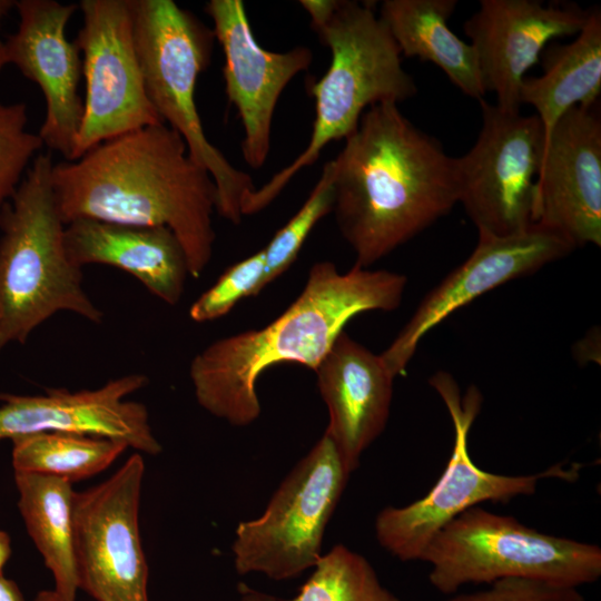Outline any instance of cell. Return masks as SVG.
I'll return each instance as SVG.
<instances>
[{
    "instance_id": "obj_1",
    "label": "cell",
    "mask_w": 601,
    "mask_h": 601,
    "mask_svg": "<svg viewBox=\"0 0 601 601\" xmlns=\"http://www.w3.org/2000/svg\"><path fill=\"white\" fill-rule=\"evenodd\" d=\"M51 185L66 225L88 218L167 227L180 242L194 278L213 257L216 185L166 124L117 136L76 160L53 164Z\"/></svg>"
},
{
    "instance_id": "obj_2",
    "label": "cell",
    "mask_w": 601,
    "mask_h": 601,
    "mask_svg": "<svg viewBox=\"0 0 601 601\" xmlns=\"http://www.w3.org/2000/svg\"><path fill=\"white\" fill-rule=\"evenodd\" d=\"M334 164L332 213L368 268L459 203L456 158L394 102L365 110Z\"/></svg>"
},
{
    "instance_id": "obj_3",
    "label": "cell",
    "mask_w": 601,
    "mask_h": 601,
    "mask_svg": "<svg viewBox=\"0 0 601 601\" xmlns=\"http://www.w3.org/2000/svg\"><path fill=\"white\" fill-rule=\"evenodd\" d=\"M404 275L355 265L338 272L332 262L315 263L302 293L268 325L219 338L197 353L189 377L197 403L234 426L260 414L256 383L267 368L297 363L314 370L344 326L367 311L396 309L405 292Z\"/></svg>"
},
{
    "instance_id": "obj_4",
    "label": "cell",
    "mask_w": 601,
    "mask_h": 601,
    "mask_svg": "<svg viewBox=\"0 0 601 601\" xmlns=\"http://www.w3.org/2000/svg\"><path fill=\"white\" fill-rule=\"evenodd\" d=\"M52 166V157L39 152L0 214V353L26 344L59 312L93 324L104 319L82 285V268L68 257Z\"/></svg>"
},
{
    "instance_id": "obj_5",
    "label": "cell",
    "mask_w": 601,
    "mask_h": 601,
    "mask_svg": "<svg viewBox=\"0 0 601 601\" xmlns=\"http://www.w3.org/2000/svg\"><path fill=\"white\" fill-rule=\"evenodd\" d=\"M314 31L329 48L332 59L325 75L309 89L315 99L309 142L288 166L245 196L243 216L267 207L329 142L351 135L366 109L382 102L398 105L417 92L402 66L395 40L373 4L337 0L329 19Z\"/></svg>"
},
{
    "instance_id": "obj_6",
    "label": "cell",
    "mask_w": 601,
    "mask_h": 601,
    "mask_svg": "<svg viewBox=\"0 0 601 601\" xmlns=\"http://www.w3.org/2000/svg\"><path fill=\"white\" fill-rule=\"evenodd\" d=\"M135 40L147 95L162 121L184 139L189 156L211 176L216 211L234 225L255 189L207 138L195 100L197 78L208 67L214 32L173 0H131Z\"/></svg>"
},
{
    "instance_id": "obj_7",
    "label": "cell",
    "mask_w": 601,
    "mask_h": 601,
    "mask_svg": "<svg viewBox=\"0 0 601 601\" xmlns=\"http://www.w3.org/2000/svg\"><path fill=\"white\" fill-rule=\"evenodd\" d=\"M420 561L443 594L465 584L519 577L579 588L601 575V549L531 529L515 518L472 506L431 540Z\"/></svg>"
},
{
    "instance_id": "obj_8",
    "label": "cell",
    "mask_w": 601,
    "mask_h": 601,
    "mask_svg": "<svg viewBox=\"0 0 601 601\" xmlns=\"http://www.w3.org/2000/svg\"><path fill=\"white\" fill-rule=\"evenodd\" d=\"M430 384L449 410L455 439L446 467L425 496L405 506H386L376 516L378 543L401 561H420L439 531L472 506L533 494L543 479L578 477V469L565 470L562 464L529 475H503L480 469L467 451L469 431L481 410L480 391L472 386L462 396L454 378L445 372L435 373Z\"/></svg>"
},
{
    "instance_id": "obj_9",
    "label": "cell",
    "mask_w": 601,
    "mask_h": 601,
    "mask_svg": "<svg viewBox=\"0 0 601 601\" xmlns=\"http://www.w3.org/2000/svg\"><path fill=\"white\" fill-rule=\"evenodd\" d=\"M349 474L324 433L284 479L264 513L238 523L233 543L237 572L286 580L314 568Z\"/></svg>"
},
{
    "instance_id": "obj_10",
    "label": "cell",
    "mask_w": 601,
    "mask_h": 601,
    "mask_svg": "<svg viewBox=\"0 0 601 601\" xmlns=\"http://www.w3.org/2000/svg\"><path fill=\"white\" fill-rule=\"evenodd\" d=\"M482 125L473 147L456 158L459 203L479 235L509 236L532 225L543 148L536 115L479 101Z\"/></svg>"
},
{
    "instance_id": "obj_11",
    "label": "cell",
    "mask_w": 601,
    "mask_h": 601,
    "mask_svg": "<svg viewBox=\"0 0 601 601\" xmlns=\"http://www.w3.org/2000/svg\"><path fill=\"white\" fill-rule=\"evenodd\" d=\"M78 6L82 27L75 43L82 53L86 97L71 160L117 136L165 124L146 91L131 0H82Z\"/></svg>"
},
{
    "instance_id": "obj_12",
    "label": "cell",
    "mask_w": 601,
    "mask_h": 601,
    "mask_svg": "<svg viewBox=\"0 0 601 601\" xmlns=\"http://www.w3.org/2000/svg\"><path fill=\"white\" fill-rule=\"evenodd\" d=\"M144 476L145 461L136 452L107 480L75 493L79 588L96 601H149L139 529Z\"/></svg>"
},
{
    "instance_id": "obj_13",
    "label": "cell",
    "mask_w": 601,
    "mask_h": 601,
    "mask_svg": "<svg viewBox=\"0 0 601 601\" xmlns=\"http://www.w3.org/2000/svg\"><path fill=\"white\" fill-rule=\"evenodd\" d=\"M574 247L540 225L509 236L479 235L472 254L428 292L380 355L396 377L405 372L422 338L452 313L512 279L531 275Z\"/></svg>"
},
{
    "instance_id": "obj_14",
    "label": "cell",
    "mask_w": 601,
    "mask_h": 601,
    "mask_svg": "<svg viewBox=\"0 0 601 601\" xmlns=\"http://www.w3.org/2000/svg\"><path fill=\"white\" fill-rule=\"evenodd\" d=\"M147 383L146 375L134 373L92 390L0 393V443L39 433H78L120 441L138 453L157 455L162 447L146 405L127 400Z\"/></svg>"
},
{
    "instance_id": "obj_15",
    "label": "cell",
    "mask_w": 601,
    "mask_h": 601,
    "mask_svg": "<svg viewBox=\"0 0 601 601\" xmlns=\"http://www.w3.org/2000/svg\"><path fill=\"white\" fill-rule=\"evenodd\" d=\"M532 224L574 249L601 245V121L592 107L571 108L553 127L536 177Z\"/></svg>"
},
{
    "instance_id": "obj_16",
    "label": "cell",
    "mask_w": 601,
    "mask_h": 601,
    "mask_svg": "<svg viewBox=\"0 0 601 601\" xmlns=\"http://www.w3.org/2000/svg\"><path fill=\"white\" fill-rule=\"evenodd\" d=\"M18 28L3 41L8 65L38 85L46 101L39 129L43 146L71 160L83 116L80 50L66 36L79 9L55 0H16Z\"/></svg>"
},
{
    "instance_id": "obj_17",
    "label": "cell",
    "mask_w": 601,
    "mask_h": 601,
    "mask_svg": "<svg viewBox=\"0 0 601 601\" xmlns=\"http://www.w3.org/2000/svg\"><path fill=\"white\" fill-rule=\"evenodd\" d=\"M205 9L225 56L226 96L243 124V158L250 168L258 169L268 157L278 98L297 73L308 69L313 53L304 46L285 52L260 47L240 0H210Z\"/></svg>"
},
{
    "instance_id": "obj_18",
    "label": "cell",
    "mask_w": 601,
    "mask_h": 601,
    "mask_svg": "<svg viewBox=\"0 0 601 601\" xmlns=\"http://www.w3.org/2000/svg\"><path fill=\"white\" fill-rule=\"evenodd\" d=\"M589 12L575 3L482 0L464 32L475 49L485 90L495 93V106L520 112L528 70L552 40L578 35Z\"/></svg>"
},
{
    "instance_id": "obj_19",
    "label": "cell",
    "mask_w": 601,
    "mask_h": 601,
    "mask_svg": "<svg viewBox=\"0 0 601 601\" xmlns=\"http://www.w3.org/2000/svg\"><path fill=\"white\" fill-rule=\"evenodd\" d=\"M327 406L325 433L352 473L362 453L384 431L391 411L394 376L375 354L341 332L313 370Z\"/></svg>"
},
{
    "instance_id": "obj_20",
    "label": "cell",
    "mask_w": 601,
    "mask_h": 601,
    "mask_svg": "<svg viewBox=\"0 0 601 601\" xmlns=\"http://www.w3.org/2000/svg\"><path fill=\"white\" fill-rule=\"evenodd\" d=\"M65 245L75 265L119 268L168 305L178 304L184 294L188 262L180 242L167 227L81 218L66 225Z\"/></svg>"
},
{
    "instance_id": "obj_21",
    "label": "cell",
    "mask_w": 601,
    "mask_h": 601,
    "mask_svg": "<svg viewBox=\"0 0 601 601\" xmlns=\"http://www.w3.org/2000/svg\"><path fill=\"white\" fill-rule=\"evenodd\" d=\"M456 4V0H385L377 16L402 57L432 62L464 95L481 101L486 90L475 49L449 27Z\"/></svg>"
},
{
    "instance_id": "obj_22",
    "label": "cell",
    "mask_w": 601,
    "mask_h": 601,
    "mask_svg": "<svg viewBox=\"0 0 601 601\" xmlns=\"http://www.w3.org/2000/svg\"><path fill=\"white\" fill-rule=\"evenodd\" d=\"M540 59L543 72L525 77L521 104L536 110L544 145L558 120L577 106L593 107L601 92V12L590 10L577 38L565 45L549 43Z\"/></svg>"
},
{
    "instance_id": "obj_23",
    "label": "cell",
    "mask_w": 601,
    "mask_h": 601,
    "mask_svg": "<svg viewBox=\"0 0 601 601\" xmlns=\"http://www.w3.org/2000/svg\"><path fill=\"white\" fill-rule=\"evenodd\" d=\"M18 509L27 532L50 571L53 590L76 601L79 578L73 550L72 484L61 479L13 472Z\"/></svg>"
},
{
    "instance_id": "obj_24",
    "label": "cell",
    "mask_w": 601,
    "mask_h": 601,
    "mask_svg": "<svg viewBox=\"0 0 601 601\" xmlns=\"http://www.w3.org/2000/svg\"><path fill=\"white\" fill-rule=\"evenodd\" d=\"M13 472L61 479L69 483L99 474L128 446L116 440L78 433H39L11 440Z\"/></svg>"
},
{
    "instance_id": "obj_25",
    "label": "cell",
    "mask_w": 601,
    "mask_h": 601,
    "mask_svg": "<svg viewBox=\"0 0 601 601\" xmlns=\"http://www.w3.org/2000/svg\"><path fill=\"white\" fill-rule=\"evenodd\" d=\"M290 601H401L383 587L370 562L343 544L322 554Z\"/></svg>"
},
{
    "instance_id": "obj_26",
    "label": "cell",
    "mask_w": 601,
    "mask_h": 601,
    "mask_svg": "<svg viewBox=\"0 0 601 601\" xmlns=\"http://www.w3.org/2000/svg\"><path fill=\"white\" fill-rule=\"evenodd\" d=\"M333 160L323 167L319 179L297 213L274 235L263 248L265 272L260 292L295 262L302 246L315 225L332 213L334 204Z\"/></svg>"
},
{
    "instance_id": "obj_27",
    "label": "cell",
    "mask_w": 601,
    "mask_h": 601,
    "mask_svg": "<svg viewBox=\"0 0 601 601\" xmlns=\"http://www.w3.org/2000/svg\"><path fill=\"white\" fill-rule=\"evenodd\" d=\"M27 124L23 102H0V214L43 147L39 135L30 132Z\"/></svg>"
},
{
    "instance_id": "obj_28",
    "label": "cell",
    "mask_w": 601,
    "mask_h": 601,
    "mask_svg": "<svg viewBox=\"0 0 601 601\" xmlns=\"http://www.w3.org/2000/svg\"><path fill=\"white\" fill-rule=\"evenodd\" d=\"M264 272L263 249L235 263L190 305V319L196 323L218 319L244 297L258 295Z\"/></svg>"
},
{
    "instance_id": "obj_29",
    "label": "cell",
    "mask_w": 601,
    "mask_h": 601,
    "mask_svg": "<svg viewBox=\"0 0 601 601\" xmlns=\"http://www.w3.org/2000/svg\"><path fill=\"white\" fill-rule=\"evenodd\" d=\"M482 591L461 593L445 601H587L577 587L552 581L511 577Z\"/></svg>"
},
{
    "instance_id": "obj_30",
    "label": "cell",
    "mask_w": 601,
    "mask_h": 601,
    "mask_svg": "<svg viewBox=\"0 0 601 601\" xmlns=\"http://www.w3.org/2000/svg\"><path fill=\"white\" fill-rule=\"evenodd\" d=\"M299 4L308 13L312 28L316 29L329 19L337 0H300Z\"/></svg>"
},
{
    "instance_id": "obj_31",
    "label": "cell",
    "mask_w": 601,
    "mask_h": 601,
    "mask_svg": "<svg viewBox=\"0 0 601 601\" xmlns=\"http://www.w3.org/2000/svg\"><path fill=\"white\" fill-rule=\"evenodd\" d=\"M0 601H26L18 584L3 574L0 575Z\"/></svg>"
},
{
    "instance_id": "obj_32",
    "label": "cell",
    "mask_w": 601,
    "mask_h": 601,
    "mask_svg": "<svg viewBox=\"0 0 601 601\" xmlns=\"http://www.w3.org/2000/svg\"><path fill=\"white\" fill-rule=\"evenodd\" d=\"M239 601H278L275 597L250 589L242 584Z\"/></svg>"
},
{
    "instance_id": "obj_33",
    "label": "cell",
    "mask_w": 601,
    "mask_h": 601,
    "mask_svg": "<svg viewBox=\"0 0 601 601\" xmlns=\"http://www.w3.org/2000/svg\"><path fill=\"white\" fill-rule=\"evenodd\" d=\"M12 552L11 539L8 532L0 530V575L2 570L10 559Z\"/></svg>"
},
{
    "instance_id": "obj_34",
    "label": "cell",
    "mask_w": 601,
    "mask_h": 601,
    "mask_svg": "<svg viewBox=\"0 0 601 601\" xmlns=\"http://www.w3.org/2000/svg\"><path fill=\"white\" fill-rule=\"evenodd\" d=\"M33 601H66L61 598L53 589L52 590H42L37 593Z\"/></svg>"
},
{
    "instance_id": "obj_35",
    "label": "cell",
    "mask_w": 601,
    "mask_h": 601,
    "mask_svg": "<svg viewBox=\"0 0 601 601\" xmlns=\"http://www.w3.org/2000/svg\"><path fill=\"white\" fill-rule=\"evenodd\" d=\"M16 8V0H0V26L4 17Z\"/></svg>"
},
{
    "instance_id": "obj_36",
    "label": "cell",
    "mask_w": 601,
    "mask_h": 601,
    "mask_svg": "<svg viewBox=\"0 0 601 601\" xmlns=\"http://www.w3.org/2000/svg\"><path fill=\"white\" fill-rule=\"evenodd\" d=\"M6 66H8V62L6 57L4 43L3 40H0V73Z\"/></svg>"
}]
</instances>
